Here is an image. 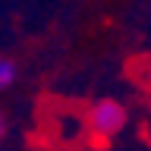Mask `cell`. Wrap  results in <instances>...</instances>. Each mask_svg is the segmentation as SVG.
<instances>
[{
    "label": "cell",
    "instance_id": "obj_3",
    "mask_svg": "<svg viewBox=\"0 0 151 151\" xmlns=\"http://www.w3.org/2000/svg\"><path fill=\"white\" fill-rule=\"evenodd\" d=\"M3 135H6V116H3V110H0V142H3Z\"/></svg>",
    "mask_w": 151,
    "mask_h": 151
},
{
    "label": "cell",
    "instance_id": "obj_1",
    "mask_svg": "<svg viewBox=\"0 0 151 151\" xmlns=\"http://www.w3.org/2000/svg\"><path fill=\"white\" fill-rule=\"evenodd\" d=\"M126 120H129L126 107H123L120 101H113V98H104V101L91 104V110L85 116V126L91 132H98V135H104V139H110V135L123 132Z\"/></svg>",
    "mask_w": 151,
    "mask_h": 151
},
{
    "label": "cell",
    "instance_id": "obj_2",
    "mask_svg": "<svg viewBox=\"0 0 151 151\" xmlns=\"http://www.w3.org/2000/svg\"><path fill=\"white\" fill-rule=\"evenodd\" d=\"M16 79H19V66H16V60L0 57V91L13 88V82H16Z\"/></svg>",
    "mask_w": 151,
    "mask_h": 151
}]
</instances>
